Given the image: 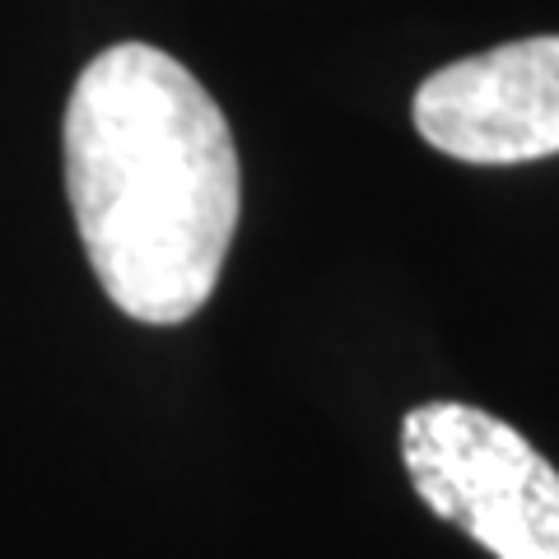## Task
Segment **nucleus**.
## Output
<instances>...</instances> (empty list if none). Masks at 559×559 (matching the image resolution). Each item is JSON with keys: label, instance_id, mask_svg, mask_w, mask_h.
<instances>
[{"label": "nucleus", "instance_id": "nucleus-1", "mask_svg": "<svg viewBox=\"0 0 559 559\" xmlns=\"http://www.w3.org/2000/svg\"><path fill=\"white\" fill-rule=\"evenodd\" d=\"M61 154L103 294L150 326L197 318L242 210L238 145L205 84L150 43L98 51L70 90Z\"/></svg>", "mask_w": 559, "mask_h": 559}, {"label": "nucleus", "instance_id": "nucleus-2", "mask_svg": "<svg viewBox=\"0 0 559 559\" xmlns=\"http://www.w3.org/2000/svg\"><path fill=\"white\" fill-rule=\"evenodd\" d=\"M415 495L495 559H559V471L509 419L425 401L401 419Z\"/></svg>", "mask_w": 559, "mask_h": 559}, {"label": "nucleus", "instance_id": "nucleus-3", "mask_svg": "<svg viewBox=\"0 0 559 559\" xmlns=\"http://www.w3.org/2000/svg\"><path fill=\"white\" fill-rule=\"evenodd\" d=\"M415 131L462 164L559 154V33L462 57L415 90Z\"/></svg>", "mask_w": 559, "mask_h": 559}]
</instances>
